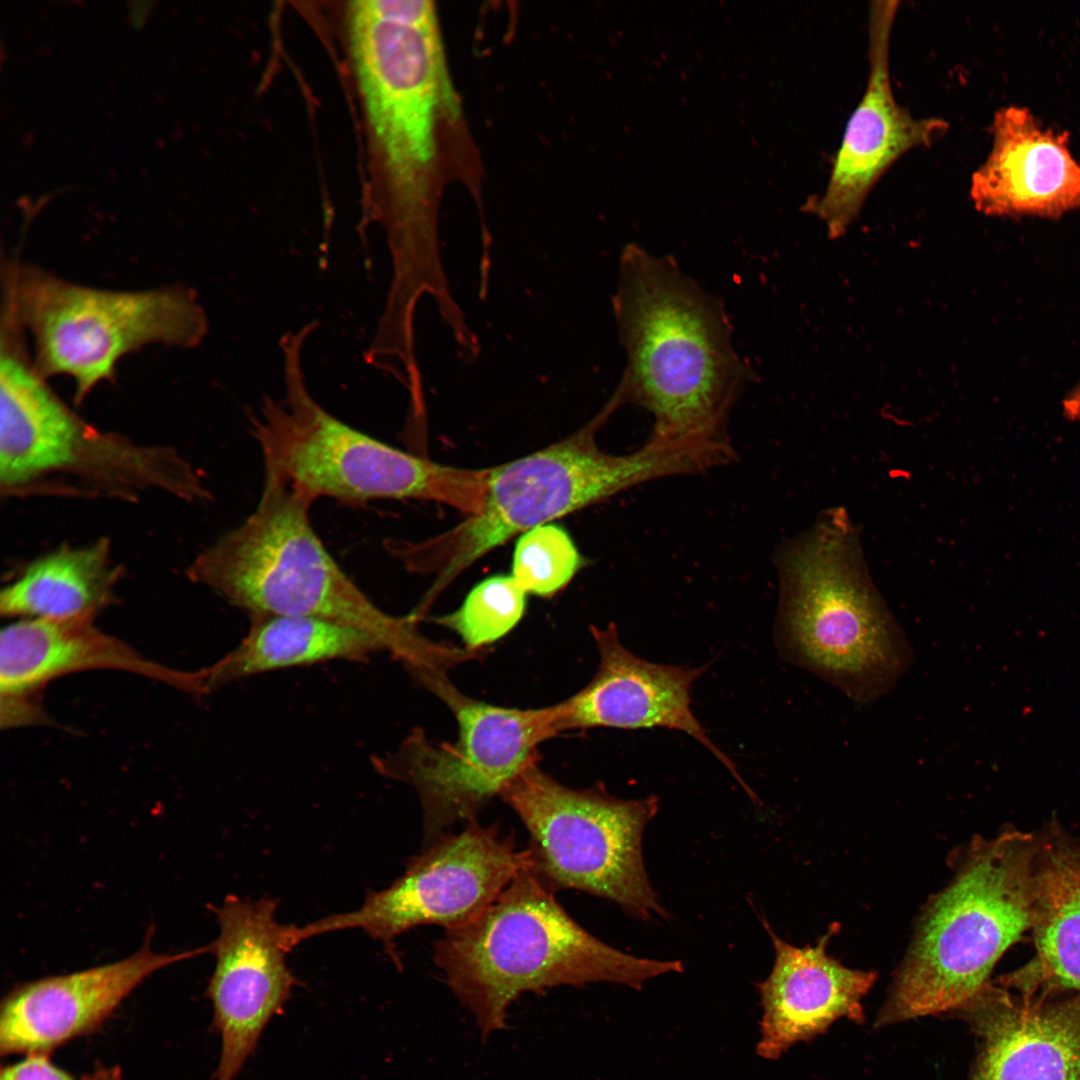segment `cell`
<instances>
[{
    "label": "cell",
    "mask_w": 1080,
    "mask_h": 1080,
    "mask_svg": "<svg viewBox=\"0 0 1080 1080\" xmlns=\"http://www.w3.org/2000/svg\"><path fill=\"white\" fill-rule=\"evenodd\" d=\"M316 323L280 341L284 392L265 396L251 415L264 480L281 483L313 503L378 499L441 502L474 515L485 504L489 469L447 466L390 446L340 421L311 395L303 349Z\"/></svg>",
    "instance_id": "obj_7"
},
{
    "label": "cell",
    "mask_w": 1080,
    "mask_h": 1080,
    "mask_svg": "<svg viewBox=\"0 0 1080 1080\" xmlns=\"http://www.w3.org/2000/svg\"><path fill=\"white\" fill-rule=\"evenodd\" d=\"M150 938L125 959L16 985L0 1007L1 1055H51L70 1040L98 1030L151 974L208 951L206 946L156 953Z\"/></svg>",
    "instance_id": "obj_17"
},
{
    "label": "cell",
    "mask_w": 1080,
    "mask_h": 1080,
    "mask_svg": "<svg viewBox=\"0 0 1080 1080\" xmlns=\"http://www.w3.org/2000/svg\"><path fill=\"white\" fill-rule=\"evenodd\" d=\"M1038 833L1035 952L995 982L1023 994L1080 993V838L1055 818Z\"/></svg>",
    "instance_id": "obj_22"
},
{
    "label": "cell",
    "mask_w": 1080,
    "mask_h": 1080,
    "mask_svg": "<svg viewBox=\"0 0 1080 1080\" xmlns=\"http://www.w3.org/2000/svg\"><path fill=\"white\" fill-rule=\"evenodd\" d=\"M500 797L529 834L527 868L550 891H584L641 920L668 916L642 857L644 829L659 807L656 796L620 799L602 784L572 789L544 772L537 758Z\"/></svg>",
    "instance_id": "obj_11"
},
{
    "label": "cell",
    "mask_w": 1080,
    "mask_h": 1080,
    "mask_svg": "<svg viewBox=\"0 0 1080 1080\" xmlns=\"http://www.w3.org/2000/svg\"><path fill=\"white\" fill-rule=\"evenodd\" d=\"M948 1014L975 1040L968 1080H1080V993L1023 994L991 981Z\"/></svg>",
    "instance_id": "obj_16"
},
{
    "label": "cell",
    "mask_w": 1080,
    "mask_h": 1080,
    "mask_svg": "<svg viewBox=\"0 0 1080 1080\" xmlns=\"http://www.w3.org/2000/svg\"><path fill=\"white\" fill-rule=\"evenodd\" d=\"M524 867L480 915L435 944L434 961L483 1038L506 1026L522 994L562 985L612 982L640 989L681 972L678 960L639 958L587 932Z\"/></svg>",
    "instance_id": "obj_5"
},
{
    "label": "cell",
    "mask_w": 1080,
    "mask_h": 1080,
    "mask_svg": "<svg viewBox=\"0 0 1080 1080\" xmlns=\"http://www.w3.org/2000/svg\"><path fill=\"white\" fill-rule=\"evenodd\" d=\"M94 618L20 619L0 637L1 698H32L48 682L73 672L112 669L152 678L204 694L198 671L152 661L127 643L99 630Z\"/></svg>",
    "instance_id": "obj_21"
},
{
    "label": "cell",
    "mask_w": 1080,
    "mask_h": 1080,
    "mask_svg": "<svg viewBox=\"0 0 1080 1080\" xmlns=\"http://www.w3.org/2000/svg\"><path fill=\"white\" fill-rule=\"evenodd\" d=\"M123 1072L118 1065L99 1066L93 1071L74 1077L55 1066L50 1055L34 1054L14 1064L3 1066L0 1080H122Z\"/></svg>",
    "instance_id": "obj_27"
},
{
    "label": "cell",
    "mask_w": 1080,
    "mask_h": 1080,
    "mask_svg": "<svg viewBox=\"0 0 1080 1080\" xmlns=\"http://www.w3.org/2000/svg\"><path fill=\"white\" fill-rule=\"evenodd\" d=\"M613 307L627 359L614 392L621 405L651 413L657 445L715 465L733 460L728 418L755 374L734 347L721 300L672 256L631 243L620 255Z\"/></svg>",
    "instance_id": "obj_1"
},
{
    "label": "cell",
    "mask_w": 1080,
    "mask_h": 1080,
    "mask_svg": "<svg viewBox=\"0 0 1080 1080\" xmlns=\"http://www.w3.org/2000/svg\"><path fill=\"white\" fill-rule=\"evenodd\" d=\"M776 560L787 657L856 704L889 692L910 667L912 649L870 577L846 510L822 512Z\"/></svg>",
    "instance_id": "obj_6"
},
{
    "label": "cell",
    "mask_w": 1080,
    "mask_h": 1080,
    "mask_svg": "<svg viewBox=\"0 0 1080 1080\" xmlns=\"http://www.w3.org/2000/svg\"><path fill=\"white\" fill-rule=\"evenodd\" d=\"M277 905L271 897L250 901L230 895L215 909L220 933L208 945L216 964L206 991L221 1037L214 1080H234L297 984L286 965L297 945L296 926L275 919Z\"/></svg>",
    "instance_id": "obj_14"
},
{
    "label": "cell",
    "mask_w": 1080,
    "mask_h": 1080,
    "mask_svg": "<svg viewBox=\"0 0 1080 1080\" xmlns=\"http://www.w3.org/2000/svg\"><path fill=\"white\" fill-rule=\"evenodd\" d=\"M1038 851V832L1010 826L962 849L920 918L876 1028L950 1013L992 981L1003 954L1032 929Z\"/></svg>",
    "instance_id": "obj_4"
},
{
    "label": "cell",
    "mask_w": 1080,
    "mask_h": 1080,
    "mask_svg": "<svg viewBox=\"0 0 1080 1080\" xmlns=\"http://www.w3.org/2000/svg\"><path fill=\"white\" fill-rule=\"evenodd\" d=\"M351 63L383 185L374 218L398 254L436 242V122L452 98L436 11L427 0H357L346 8Z\"/></svg>",
    "instance_id": "obj_2"
},
{
    "label": "cell",
    "mask_w": 1080,
    "mask_h": 1080,
    "mask_svg": "<svg viewBox=\"0 0 1080 1080\" xmlns=\"http://www.w3.org/2000/svg\"><path fill=\"white\" fill-rule=\"evenodd\" d=\"M1070 398L1074 404L1080 407V382L1070 391Z\"/></svg>",
    "instance_id": "obj_28"
},
{
    "label": "cell",
    "mask_w": 1080,
    "mask_h": 1080,
    "mask_svg": "<svg viewBox=\"0 0 1080 1080\" xmlns=\"http://www.w3.org/2000/svg\"><path fill=\"white\" fill-rule=\"evenodd\" d=\"M527 865L526 849H517L513 834L473 820L428 845L389 887L370 891L359 909L297 927V940L358 928L394 957L397 936L421 925L450 930L470 922Z\"/></svg>",
    "instance_id": "obj_13"
},
{
    "label": "cell",
    "mask_w": 1080,
    "mask_h": 1080,
    "mask_svg": "<svg viewBox=\"0 0 1080 1080\" xmlns=\"http://www.w3.org/2000/svg\"><path fill=\"white\" fill-rule=\"evenodd\" d=\"M590 630L599 651V668L588 685L557 703L560 731L596 727L682 731L705 746L753 797L734 763L710 740L691 709L692 685L706 666L652 663L621 644L614 624Z\"/></svg>",
    "instance_id": "obj_18"
},
{
    "label": "cell",
    "mask_w": 1080,
    "mask_h": 1080,
    "mask_svg": "<svg viewBox=\"0 0 1080 1080\" xmlns=\"http://www.w3.org/2000/svg\"><path fill=\"white\" fill-rule=\"evenodd\" d=\"M122 568L111 560L108 538L61 548L31 562L0 595L3 616L64 620L95 618L114 600Z\"/></svg>",
    "instance_id": "obj_24"
},
{
    "label": "cell",
    "mask_w": 1080,
    "mask_h": 1080,
    "mask_svg": "<svg viewBox=\"0 0 1080 1080\" xmlns=\"http://www.w3.org/2000/svg\"><path fill=\"white\" fill-rule=\"evenodd\" d=\"M775 949L769 976L758 984L763 1016L757 1054L776 1060L792 1046L809 1042L845 1018L862 1025V999L877 980L872 970L851 969L829 956L827 945L835 924L814 946L803 948L783 941L763 921Z\"/></svg>",
    "instance_id": "obj_19"
},
{
    "label": "cell",
    "mask_w": 1080,
    "mask_h": 1080,
    "mask_svg": "<svg viewBox=\"0 0 1080 1080\" xmlns=\"http://www.w3.org/2000/svg\"><path fill=\"white\" fill-rule=\"evenodd\" d=\"M992 149L972 174L970 197L988 216L1058 218L1080 209V164L1068 133L1043 126L1024 107L994 115Z\"/></svg>",
    "instance_id": "obj_20"
},
{
    "label": "cell",
    "mask_w": 1080,
    "mask_h": 1080,
    "mask_svg": "<svg viewBox=\"0 0 1080 1080\" xmlns=\"http://www.w3.org/2000/svg\"><path fill=\"white\" fill-rule=\"evenodd\" d=\"M385 651L373 634L341 622L306 616L251 617L246 636L225 656L202 668L205 694L271 671L333 660L361 661Z\"/></svg>",
    "instance_id": "obj_23"
},
{
    "label": "cell",
    "mask_w": 1080,
    "mask_h": 1080,
    "mask_svg": "<svg viewBox=\"0 0 1080 1080\" xmlns=\"http://www.w3.org/2000/svg\"><path fill=\"white\" fill-rule=\"evenodd\" d=\"M7 312L35 341L34 366L43 377L74 380L80 404L117 362L148 345L193 348L208 332L206 313L191 289H100L63 280L39 267L13 265Z\"/></svg>",
    "instance_id": "obj_10"
},
{
    "label": "cell",
    "mask_w": 1080,
    "mask_h": 1080,
    "mask_svg": "<svg viewBox=\"0 0 1080 1080\" xmlns=\"http://www.w3.org/2000/svg\"><path fill=\"white\" fill-rule=\"evenodd\" d=\"M311 502L264 480L256 509L219 538L187 570L251 617L306 616L348 624L378 637L408 671L444 668L450 645L416 628L412 615L379 608L342 570L309 520Z\"/></svg>",
    "instance_id": "obj_3"
},
{
    "label": "cell",
    "mask_w": 1080,
    "mask_h": 1080,
    "mask_svg": "<svg viewBox=\"0 0 1080 1080\" xmlns=\"http://www.w3.org/2000/svg\"><path fill=\"white\" fill-rule=\"evenodd\" d=\"M422 686L454 713L458 735L435 742L414 729L392 752L377 756L375 769L412 786L423 810L424 835L432 844L477 814L533 760L540 743L561 733L557 704L537 709L495 706L461 694L447 675Z\"/></svg>",
    "instance_id": "obj_12"
},
{
    "label": "cell",
    "mask_w": 1080,
    "mask_h": 1080,
    "mask_svg": "<svg viewBox=\"0 0 1080 1080\" xmlns=\"http://www.w3.org/2000/svg\"><path fill=\"white\" fill-rule=\"evenodd\" d=\"M898 6L894 0L871 3L865 91L847 121L824 191L802 207L826 224L831 239L845 234L872 188L900 157L931 146L949 129L944 119L913 116L894 97L890 44Z\"/></svg>",
    "instance_id": "obj_15"
},
{
    "label": "cell",
    "mask_w": 1080,
    "mask_h": 1080,
    "mask_svg": "<svg viewBox=\"0 0 1080 1080\" xmlns=\"http://www.w3.org/2000/svg\"><path fill=\"white\" fill-rule=\"evenodd\" d=\"M584 563L567 531L546 523L520 535L511 575L527 594L550 597L563 589Z\"/></svg>",
    "instance_id": "obj_26"
},
{
    "label": "cell",
    "mask_w": 1080,
    "mask_h": 1080,
    "mask_svg": "<svg viewBox=\"0 0 1080 1080\" xmlns=\"http://www.w3.org/2000/svg\"><path fill=\"white\" fill-rule=\"evenodd\" d=\"M526 596L511 574L494 575L475 585L458 609L433 620L456 632L466 649L480 651L518 624Z\"/></svg>",
    "instance_id": "obj_25"
},
{
    "label": "cell",
    "mask_w": 1080,
    "mask_h": 1080,
    "mask_svg": "<svg viewBox=\"0 0 1080 1080\" xmlns=\"http://www.w3.org/2000/svg\"><path fill=\"white\" fill-rule=\"evenodd\" d=\"M613 411L605 406L585 428L549 447L489 469L483 509L424 543L412 545L419 570L434 571L436 597L453 579L512 536L596 503L636 484L696 472L687 453L647 441L627 455H610L594 432Z\"/></svg>",
    "instance_id": "obj_9"
},
{
    "label": "cell",
    "mask_w": 1080,
    "mask_h": 1080,
    "mask_svg": "<svg viewBox=\"0 0 1080 1080\" xmlns=\"http://www.w3.org/2000/svg\"><path fill=\"white\" fill-rule=\"evenodd\" d=\"M35 367H0V488L6 497L106 495L136 499L157 488L184 500L209 497L193 468L167 447L136 444L84 422Z\"/></svg>",
    "instance_id": "obj_8"
}]
</instances>
